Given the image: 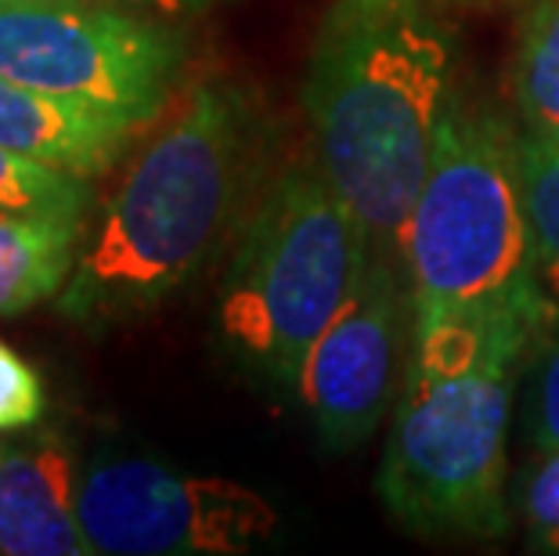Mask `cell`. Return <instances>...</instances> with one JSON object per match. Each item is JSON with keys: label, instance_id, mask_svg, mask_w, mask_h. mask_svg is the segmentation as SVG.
Instances as JSON below:
<instances>
[{"label": "cell", "instance_id": "14", "mask_svg": "<svg viewBox=\"0 0 559 556\" xmlns=\"http://www.w3.org/2000/svg\"><path fill=\"white\" fill-rule=\"evenodd\" d=\"M0 210H40V214H83L87 185L80 174H66L0 145Z\"/></svg>", "mask_w": 559, "mask_h": 556}, {"label": "cell", "instance_id": "17", "mask_svg": "<svg viewBox=\"0 0 559 556\" xmlns=\"http://www.w3.org/2000/svg\"><path fill=\"white\" fill-rule=\"evenodd\" d=\"M527 430H531L534 448H538V456L559 448V340L545 351V358L538 362V372H534Z\"/></svg>", "mask_w": 559, "mask_h": 556}, {"label": "cell", "instance_id": "9", "mask_svg": "<svg viewBox=\"0 0 559 556\" xmlns=\"http://www.w3.org/2000/svg\"><path fill=\"white\" fill-rule=\"evenodd\" d=\"M80 477L66 445L37 437L0 445V553L91 556L98 553L80 524Z\"/></svg>", "mask_w": 559, "mask_h": 556}, {"label": "cell", "instance_id": "16", "mask_svg": "<svg viewBox=\"0 0 559 556\" xmlns=\"http://www.w3.org/2000/svg\"><path fill=\"white\" fill-rule=\"evenodd\" d=\"M47 412V390L40 372L15 347L0 340V434L37 427Z\"/></svg>", "mask_w": 559, "mask_h": 556}, {"label": "cell", "instance_id": "8", "mask_svg": "<svg viewBox=\"0 0 559 556\" xmlns=\"http://www.w3.org/2000/svg\"><path fill=\"white\" fill-rule=\"evenodd\" d=\"M404 329V286L383 246L368 257L361 282L321 329L296 372V398L329 452L368 441L394 405Z\"/></svg>", "mask_w": 559, "mask_h": 556}, {"label": "cell", "instance_id": "18", "mask_svg": "<svg viewBox=\"0 0 559 556\" xmlns=\"http://www.w3.org/2000/svg\"><path fill=\"white\" fill-rule=\"evenodd\" d=\"M170 4H202V0H170Z\"/></svg>", "mask_w": 559, "mask_h": 556}, {"label": "cell", "instance_id": "3", "mask_svg": "<svg viewBox=\"0 0 559 556\" xmlns=\"http://www.w3.org/2000/svg\"><path fill=\"white\" fill-rule=\"evenodd\" d=\"M253 170L257 123L246 98L221 80L192 87L116 188L58 311L80 326H116L159 307L217 250Z\"/></svg>", "mask_w": 559, "mask_h": 556}, {"label": "cell", "instance_id": "10", "mask_svg": "<svg viewBox=\"0 0 559 556\" xmlns=\"http://www.w3.org/2000/svg\"><path fill=\"white\" fill-rule=\"evenodd\" d=\"M145 130L120 113L51 98L0 73V145L66 174H102Z\"/></svg>", "mask_w": 559, "mask_h": 556}, {"label": "cell", "instance_id": "6", "mask_svg": "<svg viewBox=\"0 0 559 556\" xmlns=\"http://www.w3.org/2000/svg\"><path fill=\"white\" fill-rule=\"evenodd\" d=\"M181 44L91 0H0V73L148 127L174 94Z\"/></svg>", "mask_w": 559, "mask_h": 556}, {"label": "cell", "instance_id": "2", "mask_svg": "<svg viewBox=\"0 0 559 556\" xmlns=\"http://www.w3.org/2000/svg\"><path fill=\"white\" fill-rule=\"evenodd\" d=\"M556 329L549 304L412 322V354L390 419L379 495L415 535L509 531L506 441L520 372Z\"/></svg>", "mask_w": 559, "mask_h": 556}, {"label": "cell", "instance_id": "7", "mask_svg": "<svg viewBox=\"0 0 559 556\" xmlns=\"http://www.w3.org/2000/svg\"><path fill=\"white\" fill-rule=\"evenodd\" d=\"M76 510L94 549L116 556H235L278 524L275 506L246 484L174 473L148 459L87 470Z\"/></svg>", "mask_w": 559, "mask_h": 556}, {"label": "cell", "instance_id": "1", "mask_svg": "<svg viewBox=\"0 0 559 556\" xmlns=\"http://www.w3.org/2000/svg\"><path fill=\"white\" fill-rule=\"evenodd\" d=\"M459 94L444 0H332L304 80L318 167L376 246H397Z\"/></svg>", "mask_w": 559, "mask_h": 556}, {"label": "cell", "instance_id": "4", "mask_svg": "<svg viewBox=\"0 0 559 556\" xmlns=\"http://www.w3.org/2000/svg\"><path fill=\"white\" fill-rule=\"evenodd\" d=\"M412 322L545 304L534 282L516 123L459 98L397 235Z\"/></svg>", "mask_w": 559, "mask_h": 556}, {"label": "cell", "instance_id": "12", "mask_svg": "<svg viewBox=\"0 0 559 556\" xmlns=\"http://www.w3.org/2000/svg\"><path fill=\"white\" fill-rule=\"evenodd\" d=\"M509 87L520 127L559 141V0H534L523 15Z\"/></svg>", "mask_w": 559, "mask_h": 556}, {"label": "cell", "instance_id": "5", "mask_svg": "<svg viewBox=\"0 0 559 556\" xmlns=\"http://www.w3.org/2000/svg\"><path fill=\"white\" fill-rule=\"evenodd\" d=\"M372 232L325 174L285 170L246 221L221 286V333L271 383L296 372L361 282Z\"/></svg>", "mask_w": 559, "mask_h": 556}, {"label": "cell", "instance_id": "15", "mask_svg": "<svg viewBox=\"0 0 559 556\" xmlns=\"http://www.w3.org/2000/svg\"><path fill=\"white\" fill-rule=\"evenodd\" d=\"M520 513L527 524V546L559 556V448L542 452L538 466L523 477Z\"/></svg>", "mask_w": 559, "mask_h": 556}, {"label": "cell", "instance_id": "11", "mask_svg": "<svg viewBox=\"0 0 559 556\" xmlns=\"http://www.w3.org/2000/svg\"><path fill=\"white\" fill-rule=\"evenodd\" d=\"M83 214L0 210V315L29 311L62 293L80 257Z\"/></svg>", "mask_w": 559, "mask_h": 556}, {"label": "cell", "instance_id": "13", "mask_svg": "<svg viewBox=\"0 0 559 556\" xmlns=\"http://www.w3.org/2000/svg\"><path fill=\"white\" fill-rule=\"evenodd\" d=\"M516 159L531 224L534 282L559 326V141L516 123Z\"/></svg>", "mask_w": 559, "mask_h": 556}]
</instances>
